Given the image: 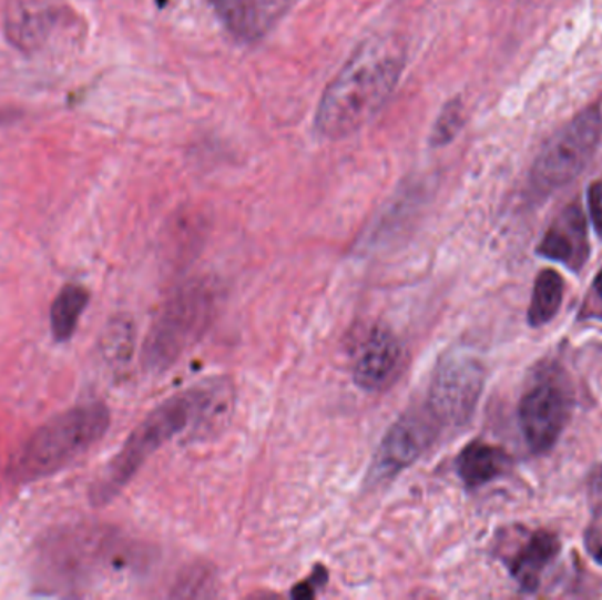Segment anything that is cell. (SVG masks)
I'll return each instance as SVG.
<instances>
[{"mask_svg":"<svg viewBox=\"0 0 602 600\" xmlns=\"http://www.w3.org/2000/svg\"><path fill=\"white\" fill-rule=\"evenodd\" d=\"M406 68V44L397 35H373L356 48L329 81L316 111L320 136L340 140L370 124L386 106Z\"/></svg>","mask_w":602,"mask_h":600,"instance_id":"6da1fadb","label":"cell"},{"mask_svg":"<svg viewBox=\"0 0 602 600\" xmlns=\"http://www.w3.org/2000/svg\"><path fill=\"white\" fill-rule=\"evenodd\" d=\"M233 404L227 379H210L167 398L129 435L124 447L90 490L94 506H104L124 490L146 458L187 431H200L226 418Z\"/></svg>","mask_w":602,"mask_h":600,"instance_id":"7a4b0ae2","label":"cell"},{"mask_svg":"<svg viewBox=\"0 0 602 600\" xmlns=\"http://www.w3.org/2000/svg\"><path fill=\"white\" fill-rule=\"evenodd\" d=\"M110 423L112 414L103 401L74 405L57 414L14 452L6 476L14 485H32L55 476L103 439Z\"/></svg>","mask_w":602,"mask_h":600,"instance_id":"3957f363","label":"cell"},{"mask_svg":"<svg viewBox=\"0 0 602 600\" xmlns=\"http://www.w3.org/2000/svg\"><path fill=\"white\" fill-rule=\"evenodd\" d=\"M215 312V293L205 284H188L163 308L143 350V362L152 372H164L196 344Z\"/></svg>","mask_w":602,"mask_h":600,"instance_id":"277c9868","label":"cell"},{"mask_svg":"<svg viewBox=\"0 0 602 600\" xmlns=\"http://www.w3.org/2000/svg\"><path fill=\"white\" fill-rule=\"evenodd\" d=\"M484 388V370L481 363L467 356H449L437 366L428 391V413L437 425H467L475 416Z\"/></svg>","mask_w":602,"mask_h":600,"instance_id":"5b68a950","label":"cell"},{"mask_svg":"<svg viewBox=\"0 0 602 600\" xmlns=\"http://www.w3.org/2000/svg\"><path fill=\"white\" fill-rule=\"evenodd\" d=\"M598 141V111H585L547 141L534 164L535 183L557 189L577 179L594 155Z\"/></svg>","mask_w":602,"mask_h":600,"instance_id":"8992f818","label":"cell"},{"mask_svg":"<svg viewBox=\"0 0 602 600\" xmlns=\"http://www.w3.org/2000/svg\"><path fill=\"white\" fill-rule=\"evenodd\" d=\"M573 413V398L557 380H541L520 401V426L527 446L535 455H547L564 431Z\"/></svg>","mask_w":602,"mask_h":600,"instance_id":"52a82bcc","label":"cell"},{"mask_svg":"<svg viewBox=\"0 0 602 600\" xmlns=\"http://www.w3.org/2000/svg\"><path fill=\"white\" fill-rule=\"evenodd\" d=\"M440 426L425 410H410L397 419L386 431L385 439L377 449L373 474L376 479H389L419 460L436 440Z\"/></svg>","mask_w":602,"mask_h":600,"instance_id":"ba28073f","label":"cell"},{"mask_svg":"<svg viewBox=\"0 0 602 600\" xmlns=\"http://www.w3.org/2000/svg\"><path fill=\"white\" fill-rule=\"evenodd\" d=\"M404 350L394 333L374 328L356 354L355 383L365 391L376 393L388 388L400 374Z\"/></svg>","mask_w":602,"mask_h":600,"instance_id":"9c48e42d","label":"cell"},{"mask_svg":"<svg viewBox=\"0 0 602 600\" xmlns=\"http://www.w3.org/2000/svg\"><path fill=\"white\" fill-rule=\"evenodd\" d=\"M293 0H208L218 20L239 41H256Z\"/></svg>","mask_w":602,"mask_h":600,"instance_id":"30bf717a","label":"cell"},{"mask_svg":"<svg viewBox=\"0 0 602 600\" xmlns=\"http://www.w3.org/2000/svg\"><path fill=\"white\" fill-rule=\"evenodd\" d=\"M589 254L583 212L580 205L568 206L539 243L538 256L557 261V263L565 264L573 272H580L589 260Z\"/></svg>","mask_w":602,"mask_h":600,"instance_id":"8fae6325","label":"cell"},{"mask_svg":"<svg viewBox=\"0 0 602 600\" xmlns=\"http://www.w3.org/2000/svg\"><path fill=\"white\" fill-rule=\"evenodd\" d=\"M560 546L557 533L538 530L514 555L509 562V572L523 592L534 593L538 590L544 569L559 557Z\"/></svg>","mask_w":602,"mask_h":600,"instance_id":"7c38bea8","label":"cell"},{"mask_svg":"<svg viewBox=\"0 0 602 600\" xmlns=\"http://www.w3.org/2000/svg\"><path fill=\"white\" fill-rule=\"evenodd\" d=\"M509 458L500 447L475 440L458 455L457 472L467 488H481L508 469Z\"/></svg>","mask_w":602,"mask_h":600,"instance_id":"4fadbf2b","label":"cell"},{"mask_svg":"<svg viewBox=\"0 0 602 600\" xmlns=\"http://www.w3.org/2000/svg\"><path fill=\"white\" fill-rule=\"evenodd\" d=\"M89 291L76 284H69L60 289L50 311L53 340L64 344L73 338L80 317L89 305Z\"/></svg>","mask_w":602,"mask_h":600,"instance_id":"5bb4252c","label":"cell"},{"mask_svg":"<svg viewBox=\"0 0 602 600\" xmlns=\"http://www.w3.org/2000/svg\"><path fill=\"white\" fill-rule=\"evenodd\" d=\"M564 278L560 277L557 270L548 268L539 273L535 278L529 314H527V319L532 328H541L559 314L562 302H564Z\"/></svg>","mask_w":602,"mask_h":600,"instance_id":"9a60e30c","label":"cell"},{"mask_svg":"<svg viewBox=\"0 0 602 600\" xmlns=\"http://www.w3.org/2000/svg\"><path fill=\"white\" fill-rule=\"evenodd\" d=\"M463 113L466 110H463L461 99L455 98L448 101L431 129L430 145L445 146L451 143L460 129L463 128V120H466Z\"/></svg>","mask_w":602,"mask_h":600,"instance_id":"2e32d148","label":"cell"},{"mask_svg":"<svg viewBox=\"0 0 602 600\" xmlns=\"http://www.w3.org/2000/svg\"><path fill=\"white\" fill-rule=\"evenodd\" d=\"M590 498H592L594 523L590 525L586 532V549L598 562L602 563V467L595 469L590 476Z\"/></svg>","mask_w":602,"mask_h":600,"instance_id":"e0dca14e","label":"cell"},{"mask_svg":"<svg viewBox=\"0 0 602 600\" xmlns=\"http://www.w3.org/2000/svg\"><path fill=\"white\" fill-rule=\"evenodd\" d=\"M592 293L589 294L585 305L581 308L580 319H590V317H602V268L595 275L592 284Z\"/></svg>","mask_w":602,"mask_h":600,"instance_id":"ac0fdd59","label":"cell"},{"mask_svg":"<svg viewBox=\"0 0 602 600\" xmlns=\"http://www.w3.org/2000/svg\"><path fill=\"white\" fill-rule=\"evenodd\" d=\"M589 209L595 233L602 238V182H595L590 185Z\"/></svg>","mask_w":602,"mask_h":600,"instance_id":"d6986e66","label":"cell"},{"mask_svg":"<svg viewBox=\"0 0 602 600\" xmlns=\"http://www.w3.org/2000/svg\"><path fill=\"white\" fill-rule=\"evenodd\" d=\"M323 576H326L325 571L316 572V574L308 579V581L298 584V587L293 590V597H313L314 593H316V590H314V584H317V579L323 578Z\"/></svg>","mask_w":602,"mask_h":600,"instance_id":"ffe728a7","label":"cell"}]
</instances>
